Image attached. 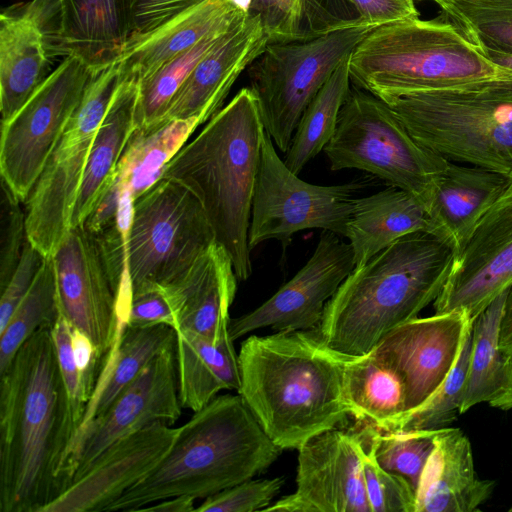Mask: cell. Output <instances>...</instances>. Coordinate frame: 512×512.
Masks as SVG:
<instances>
[{
    "mask_svg": "<svg viewBox=\"0 0 512 512\" xmlns=\"http://www.w3.org/2000/svg\"><path fill=\"white\" fill-rule=\"evenodd\" d=\"M51 328L38 329L0 373L1 512H42L63 491L77 424Z\"/></svg>",
    "mask_w": 512,
    "mask_h": 512,
    "instance_id": "6da1fadb",
    "label": "cell"
},
{
    "mask_svg": "<svg viewBox=\"0 0 512 512\" xmlns=\"http://www.w3.org/2000/svg\"><path fill=\"white\" fill-rule=\"evenodd\" d=\"M238 359V393L282 450H298L351 416L344 398V356L315 330L252 335L242 342Z\"/></svg>",
    "mask_w": 512,
    "mask_h": 512,
    "instance_id": "7a4b0ae2",
    "label": "cell"
},
{
    "mask_svg": "<svg viewBox=\"0 0 512 512\" xmlns=\"http://www.w3.org/2000/svg\"><path fill=\"white\" fill-rule=\"evenodd\" d=\"M454 259L453 250L431 233L399 238L345 278L327 302L316 333L338 354H368L437 299Z\"/></svg>",
    "mask_w": 512,
    "mask_h": 512,
    "instance_id": "3957f363",
    "label": "cell"
},
{
    "mask_svg": "<svg viewBox=\"0 0 512 512\" xmlns=\"http://www.w3.org/2000/svg\"><path fill=\"white\" fill-rule=\"evenodd\" d=\"M282 449L238 393L214 397L182 426L160 462L106 511H140L163 499H206L249 480Z\"/></svg>",
    "mask_w": 512,
    "mask_h": 512,
    "instance_id": "277c9868",
    "label": "cell"
},
{
    "mask_svg": "<svg viewBox=\"0 0 512 512\" xmlns=\"http://www.w3.org/2000/svg\"><path fill=\"white\" fill-rule=\"evenodd\" d=\"M258 100L240 89L165 167L162 178L187 187L201 202L240 281L252 274L248 241L252 199L265 135Z\"/></svg>",
    "mask_w": 512,
    "mask_h": 512,
    "instance_id": "5b68a950",
    "label": "cell"
},
{
    "mask_svg": "<svg viewBox=\"0 0 512 512\" xmlns=\"http://www.w3.org/2000/svg\"><path fill=\"white\" fill-rule=\"evenodd\" d=\"M348 66L352 84L384 102L502 75L446 18L377 26L351 52Z\"/></svg>",
    "mask_w": 512,
    "mask_h": 512,
    "instance_id": "8992f818",
    "label": "cell"
},
{
    "mask_svg": "<svg viewBox=\"0 0 512 512\" xmlns=\"http://www.w3.org/2000/svg\"><path fill=\"white\" fill-rule=\"evenodd\" d=\"M94 237L111 283L128 274L132 292L170 284L215 242L199 199L167 178L134 200L129 229L114 223Z\"/></svg>",
    "mask_w": 512,
    "mask_h": 512,
    "instance_id": "52a82bcc",
    "label": "cell"
},
{
    "mask_svg": "<svg viewBox=\"0 0 512 512\" xmlns=\"http://www.w3.org/2000/svg\"><path fill=\"white\" fill-rule=\"evenodd\" d=\"M386 103L428 150L512 176V76L413 92Z\"/></svg>",
    "mask_w": 512,
    "mask_h": 512,
    "instance_id": "ba28073f",
    "label": "cell"
},
{
    "mask_svg": "<svg viewBox=\"0 0 512 512\" xmlns=\"http://www.w3.org/2000/svg\"><path fill=\"white\" fill-rule=\"evenodd\" d=\"M323 151L331 170L367 172L424 203L435 178L448 164L420 145L386 102L353 84Z\"/></svg>",
    "mask_w": 512,
    "mask_h": 512,
    "instance_id": "9c48e42d",
    "label": "cell"
},
{
    "mask_svg": "<svg viewBox=\"0 0 512 512\" xmlns=\"http://www.w3.org/2000/svg\"><path fill=\"white\" fill-rule=\"evenodd\" d=\"M374 28L360 23L312 38L270 42L248 67L265 131L279 151H288L310 101Z\"/></svg>",
    "mask_w": 512,
    "mask_h": 512,
    "instance_id": "30bf717a",
    "label": "cell"
},
{
    "mask_svg": "<svg viewBox=\"0 0 512 512\" xmlns=\"http://www.w3.org/2000/svg\"><path fill=\"white\" fill-rule=\"evenodd\" d=\"M120 83L118 62L93 73L24 203L28 240L45 256H52L71 230L90 149Z\"/></svg>",
    "mask_w": 512,
    "mask_h": 512,
    "instance_id": "8fae6325",
    "label": "cell"
},
{
    "mask_svg": "<svg viewBox=\"0 0 512 512\" xmlns=\"http://www.w3.org/2000/svg\"><path fill=\"white\" fill-rule=\"evenodd\" d=\"M361 185H314L301 180L284 163L265 132L255 183L248 234L250 249L279 240L285 251L292 236L307 229L346 235L355 191Z\"/></svg>",
    "mask_w": 512,
    "mask_h": 512,
    "instance_id": "7c38bea8",
    "label": "cell"
},
{
    "mask_svg": "<svg viewBox=\"0 0 512 512\" xmlns=\"http://www.w3.org/2000/svg\"><path fill=\"white\" fill-rule=\"evenodd\" d=\"M95 71L65 57L27 102L2 123L0 173L25 203Z\"/></svg>",
    "mask_w": 512,
    "mask_h": 512,
    "instance_id": "4fadbf2b",
    "label": "cell"
},
{
    "mask_svg": "<svg viewBox=\"0 0 512 512\" xmlns=\"http://www.w3.org/2000/svg\"><path fill=\"white\" fill-rule=\"evenodd\" d=\"M182 408L175 342L153 358L103 412L77 429L61 471L63 491L112 443L155 422L172 426Z\"/></svg>",
    "mask_w": 512,
    "mask_h": 512,
    "instance_id": "5bb4252c",
    "label": "cell"
},
{
    "mask_svg": "<svg viewBox=\"0 0 512 512\" xmlns=\"http://www.w3.org/2000/svg\"><path fill=\"white\" fill-rule=\"evenodd\" d=\"M354 268L350 244L323 230L312 256L292 279L253 311L230 319V337L234 341L265 327L275 332L315 330L327 302Z\"/></svg>",
    "mask_w": 512,
    "mask_h": 512,
    "instance_id": "9a60e30c",
    "label": "cell"
},
{
    "mask_svg": "<svg viewBox=\"0 0 512 512\" xmlns=\"http://www.w3.org/2000/svg\"><path fill=\"white\" fill-rule=\"evenodd\" d=\"M362 433L325 431L298 449L295 491L263 511L371 512L361 464Z\"/></svg>",
    "mask_w": 512,
    "mask_h": 512,
    "instance_id": "2e32d148",
    "label": "cell"
},
{
    "mask_svg": "<svg viewBox=\"0 0 512 512\" xmlns=\"http://www.w3.org/2000/svg\"><path fill=\"white\" fill-rule=\"evenodd\" d=\"M512 284V177L502 196L480 219L440 295L435 313L463 310L473 321Z\"/></svg>",
    "mask_w": 512,
    "mask_h": 512,
    "instance_id": "e0dca14e",
    "label": "cell"
},
{
    "mask_svg": "<svg viewBox=\"0 0 512 512\" xmlns=\"http://www.w3.org/2000/svg\"><path fill=\"white\" fill-rule=\"evenodd\" d=\"M52 256L60 313L105 359L118 332L117 298L94 235L82 225L71 228Z\"/></svg>",
    "mask_w": 512,
    "mask_h": 512,
    "instance_id": "ac0fdd59",
    "label": "cell"
},
{
    "mask_svg": "<svg viewBox=\"0 0 512 512\" xmlns=\"http://www.w3.org/2000/svg\"><path fill=\"white\" fill-rule=\"evenodd\" d=\"M49 58L77 57L94 71L119 60L127 43L123 0H32Z\"/></svg>",
    "mask_w": 512,
    "mask_h": 512,
    "instance_id": "d6986e66",
    "label": "cell"
},
{
    "mask_svg": "<svg viewBox=\"0 0 512 512\" xmlns=\"http://www.w3.org/2000/svg\"><path fill=\"white\" fill-rule=\"evenodd\" d=\"M176 432L167 423L155 422L118 439L42 512L106 511L160 462Z\"/></svg>",
    "mask_w": 512,
    "mask_h": 512,
    "instance_id": "ffe728a7",
    "label": "cell"
},
{
    "mask_svg": "<svg viewBox=\"0 0 512 512\" xmlns=\"http://www.w3.org/2000/svg\"><path fill=\"white\" fill-rule=\"evenodd\" d=\"M472 320L463 310L409 320L373 349L404 379L407 411L432 395L451 372Z\"/></svg>",
    "mask_w": 512,
    "mask_h": 512,
    "instance_id": "44dd1931",
    "label": "cell"
},
{
    "mask_svg": "<svg viewBox=\"0 0 512 512\" xmlns=\"http://www.w3.org/2000/svg\"><path fill=\"white\" fill-rule=\"evenodd\" d=\"M268 44L269 37L258 18L242 16L198 62L162 119L152 127L174 119L199 118L204 123L212 118L241 73Z\"/></svg>",
    "mask_w": 512,
    "mask_h": 512,
    "instance_id": "7402d4cb",
    "label": "cell"
},
{
    "mask_svg": "<svg viewBox=\"0 0 512 512\" xmlns=\"http://www.w3.org/2000/svg\"><path fill=\"white\" fill-rule=\"evenodd\" d=\"M511 177L484 167L448 161L425 199L429 233L445 242L456 257L480 219L508 188Z\"/></svg>",
    "mask_w": 512,
    "mask_h": 512,
    "instance_id": "603a6c76",
    "label": "cell"
},
{
    "mask_svg": "<svg viewBox=\"0 0 512 512\" xmlns=\"http://www.w3.org/2000/svg\"><path fill=\"white\" fill-rule=\"evenodd\" d=\"M237 280L230 256L215 241L180 277L162 285L175 309L176 331L191 330L213 342L229 334Z\"/></svg>",
    "mask_w": 512,
    "mask_h": 512,
    "instance_id": "cb8c5ba5",
    "label": "cell"
},
{
    "mask_svg": "<svg viewBox=\"0 0 512 512\" xmlns=\"http://www.w3.org/2000/svg\"><path fill=\"white\" fill-rule=\"evenodd\" d=\"M416 487V512L479 511L495 481L478 477L472 447L459 428L437 430Z\"/></svg>",
    "mask_w": 512,
    "mask_h": 512,
    "instance_id": "d4e9b609",
    "label": "cell"
},
{
    "mask_svg": "<svg viewBox=\"0 0 512 512\" xmlns=\"http://www.w3.org/2000/svg\"><path fill=\"white\" fill-rule=\"evenodd\" d=\"M246 15L230 0H204L124 50L121 80L142 82L166 62Z\"/></svg>",
    "mask_w": 512,
    "mask_h": 512,
    "instance_id": "484cf974",
    "label": "cell"
},
{
    "mask_svg": "<svg viewBox=\"0 0 512 512\" xmlns=\"http://www.w3.org/2000/svg\"><path fill=\"white\" fill-rule=\"evenodd\" d=\"M429 217L424 201L397 187L355 198L345 237L351 246L355 267L399 238L415 233H429Z\"/></svg>",
    "mask_w": 512,
    "mask_h": 512,
    "instance_id": "4316f807",
    "label": "cell"
},
{
    "mask_svg": "<svg viewBox=\"0 0 512 512\" xmlns=\"http://www.w3.org/2000/svg\"><path fill=\"white\" fill-rule=\"evenodd\" d=\"M139 84L121 80L94 137L73 208L71 228L84 223L112 182L125 148L138 128Z\"/></svg>",
    "mask_w": 512,
    "mask_h": 512,
    "instance_id": "83f0119b",
    "label": "cell"
},
{
    "mask_svg": "<svg viewBox=\"0 0 512 512\" xmlns=\"http://www.w3.org/2000/svg\"><path fill=\"white\" fill-rule=\"evenodd\" d=\"M49 55L36 22L23 10L0 16V111L6 122L47 79Z\"/></svg>",
    "mask_w": 512,
    "mask_h": 512,
    "instance_id": "f1b7e54d",
    "label": "cell"
},
{
    "mask_svg": "<svg viewBox=\"0 0 512 512\" xmlns=\"http://www.w3.org/2000/svg\"><path fill=\"white\" fill-rule=\"evenodd\" d=\"M508 289L472 323V345L460 414L477 404L512 409V356L500 348V329Z\"/></svg>",
    "mask_w": 512,
    "mask_h": 512,
    "instance_id": "f546056e",
    "label": "cell"
},
{
    "mask_svg": "<svg viewBox=\"0 0 512 512\" xmlns=\"http://www.w3.org/2000/svg\"><path fill=\"white\" fill-rule=\"evenodd\" d=\"M179 397L193 412L208 404L221 390L241 387L238 354L230 334L213 342L191 330L176 331Z\"/></svg>",
    "mask_w": 512,
    "mask_h": 512,
    "instance_id": "4dcf8cb0",
    "label": "cell"
},
{
    "mask_svg": "<svg viewBox=\"0 0 512 512\" xmlns=\"http://www.w3.org/2000/svg\"><path fill=\"white\" fill-rule=\"evenodd\" d=\"M343 389L350 415L382 432H393L407 411L403 377L374 350L344 356Z\"/></svg>",
    "mask_w": 512,
    "mask_h": 512,
    "instance_id": "1f68e13d",
    "label": "cell"
},
{
    "mask_svg": "<svg viewBox=\"0 0 512 512\" xmlns=\"http://www.w3.org/2000/svg\"><path fill=\"white\" fill-rule=\"evenodd\" d=\"M117 317L115 342L102 364L80 426L103 412L153 358L176 342V330L171 326L132 327L126 319Z\"/></svg>",
    "mask_w": 512,
    "mask_h": 512,
    "instance_id": "d6a6232c",
    "label": "cell"
},
{
    "mask_svg": "<svg viewBox=\"0 0 512 512\" xmlns=\"http://www.w3.org/2000/svg\"><path fill=\"white\" fill-rule=\"evenodd\" d=\"M201 124L199 118L174 119L135 130L115 172L134 200L162 178L169 161Z\"/></svg>",
    "mask_w": 512,
    "mask_h": 512,
    "instance_id": "836d02e7",
    "label": "cell"
},
{
    "mask_svg": "<svg viewBox=\"0 0 512 512\" xmlns=\"http://www.w3.org/2000/svg\"><path fill=\"white\" fill-rule=\"evenodd\" d=\"M348 59L349 56L310 101L297 125L284 159L286 166L297 175L335 133L341 108L352 86Z\"/></svg>",
    "mask_w": 512,
    "mask_h": 512,
    "instance_id": "e575fe53",
    "label": "cell"
},
{
    "mask_svg": "<svg viewBox=\"0 0 512 512\" xmlns=\"http://www.w3.org/2000/svg\"><path fill=\"white\" fill-rule=\"evenodd\" d=\"M60 314L53 256H47L30 289L0 331V373L38 329L53 327Z\"/></svg>",
    "mask_w": 512,
    "mask_h": 512,
    "instance_id": "d590c367",
    "label": "cell"
},
{
    "mask_svg": "<svg viewBox=\"0 0 512 512\" xmlns=\"http://www.w3.org/2000/svg\"><path fill=\"white\" fill-rule=\"evenodd\" d=\"M445 18L480 50L512 55V0H439Z\"/></svg>",
    "mask_w": 512,
    "mask_h": 512,
    "instance_id": "8d00e7d4",
    "label": "cell"
},
{
    "mask_svg": "<svg viewBox=\"0 0 512 512\" xmlns=\"http://www.w3.org/2000/svg\"><path fill=\"white\" fill-rule=\"evenodd\" d=\"M232 25L210 34L138 83L137 123L139 129H148L162 119L173 97L195 66L220 41Z\"/></svg>",
    "mask_w": 512,
    "mask_h": 512,
    "instance_id": "74e56055",
    "label": "cell"
},
{
    "mask_svg": "<svg viewBox=\"0 0 512 512\" xmlns=\"http://www.w3.org/2000/svg\"><path fill=\"white\" fill-rule=\"evenodd\" d=\"M471 345L472 324L466 330L458 358L444 382L424 402L406 411L393 432L437 431L450 427L461 415Z\"/></svg>",
    "mask_w": 512,
    "mask_h": 512,
    "instance_id": "f35d334b",
    "label": "cell"
},
{
    "mask_svg": "<svg viewBox=\"0 0 512 512\" xmlns=\"http://www.w3.org/2000/svg\"><path fill=\"white\" fill-rule=\"evenodd\" d=\"M376 427L362 431L361 464L371 512H416V492L404 476L380 466L375 455Z\"/></svg>",
    "mask_w": 512,
    "mask_h": 512,
    "instance_id": "ab89813d",
    "label": "cell"
},
{
    "mask_svg": "<svg viewBox=\"0 0 512 512\" xmlns=\"http://www.w3.org/2000/svg\"><path fill=\"white\" fill-rule=\"evenodd\" d=\"M436 431L383 432L377 430L375 455L381 467L406 477L418 485L426 461L433 449Z\"/></svg>",
    "mask_w": 512,
    "mask_h": 512,
    "instance_id": "60d3db41",
    "label": "cell"
},
{
    "mask_svg": "<svg viewBox=\"0 0 512 512\" xmlns=\"http://www.w3.org/2000/svg\"><path fill=\"white\" fill-rule=\"evenodd\" d=\"M21 201L1 179L0 199V291L15 272L28 240L26 212Z\"/></svg>",
    "mask_w": 512,
    "mask_h": 512,
    "instance_id": "b9f144b4",
    "label": "cell"
},
{
    "mask_svg": "<svg viewBox=\"0 0 512 512\" xmlns=\"http://www.w3.org/2000/svg\"><path fill=\"white\" fill-rule=\"evenodd\" d=\"M283 483L282 477L256 480L251 478L207 497L202 504L195 508V511H263L271 505Z\"/></svg>",
    "mask_w": 512,
    "mask_h": 512,
    "instance_id": "7bdbcfd3",
    "label": "cell"
},
{
    "mask_svg": "<svg viewBox=\"0 0 512 512\" xmlns=\"http://www.w3.org/2000/svg\"><path fill=\"white\" fill-rule=\"evenodd\" d=\"M202 1L204 0H123L127 26L125 49Z\"/></svg>",
    "mask_w": 512,
    "mask_h": 512,
    "instance_id": "ee69618b",
    "label": "cell"
},
{
    "mask_svg": "<svg viewBox=\"0 0 512 512\" xmlns=\"http://www.w3.org/2000/svg\"><path fill=\"white\" fill-rule=\"evenodd\" d=\"M305 0H252L248 15L258 18L270 42L301 39Z\"/></svg>",
    "mask_w": 512,
    "mask_h": 512,
    "instance_id": "f6af8a7d",
    "label": "cell"
},
{
    "mask_svg": "<svg viewBox=\"0 0 512 512\" xmlns=\"http://www.w3.org/2000/svg\"><path fill=\"white\" fill-rule=\"evenodd\" d=\"M71 330L72 326L60 313L51 328V333L60 374L66 389L72 415L78 429L82 422L89 399L84 392L81 377L74 361L71 346Z\"/></svg>",
    "mask_w": 512,
    "mask_h": 512,
    "instance_id": "bcb514c9",
    "label": "cell"
},
{
    "mask_svg": "<svg viewBox=\"0 0 512 512\" xmlns=\"http://www.w3.org/2000/svg\"><path fill=\"white\" fill-rule=\"evenodd\" d=\"M159 324L171 326L176 330L175 309L162 285L158 283L146 284L132 292L127 325L148 327Z\"/></svg>",
    "mask_w": 512,
    "mask_h": 512,
    "instance_id": "7dc6e473",
    "label": "cell"
},
{
    "mask_svg": "<svg viewBox=\"0 0 512 512\" xmlns=\"http://www.w3.org/2000/svg\"><path fill=\"white\" fill-rule=\"evenodd\" d=\"M361 20L350 0H305L301 38L346 28Z\"/></svg>",
    "mask_w": 512,
    "mask_h": 512,
    "instance_id": "c3c4849f",
    "label": "cell"
},
{
    "mask_svg": "<svg viewBox=\"0 0 512 512\" xmlns=\"http://www.w3.org/2000/svg\"><path fill=\"white\" fill-rule=\"evenodd\" d=\"M46 257L30 241L26 243L15 272L0 291V331L5 328L14 310L30 289Z\"/></svg>",
    "mask_w": 512,
    "mask_h": 512,
    "instance_id": "681fc988",
    "label": "cell"
},
{
    "mask_svg": "<svg viewBox=\"0 0 512 512\" xmlns=\"http://www.w3.org/2000/svg\"><path fill=\"white\" fill-rule=\"evenodd\" d=\"M361 20L375 27L419 17L415 0H350Z\"/></svg>",
    "mask_w": 512,
    "mask_h": 512,
    "instance_id": "f907efd6",
    "label": "cell"
},
{
    "mask_svg": "<svg viewBox=\"0 0 512 512\" xmlns=\"http://www.w3.org/2000/svg\"><path fill=\"white\" fill-rule=\"evenodd\" d=\"M71 346L84 392L90 400L98 380V367L102 366V358L92 340L74 327L71 330Z\"/></svg>",
    "mask_w": 512,
    "mask_h": 512,
    "instance_id": "816d5d0a",
    "label": "cell"
},
{
    "mask_svg": "<svg viewBox=\"0 0 512 512\" xmlns=\"http://www.w3.org/2000/svg\"><path fill=\"white\" fill-rule=\"evenodd\" d=\"M123 189L124 186L114 175L112 182L99 198L82 226L93 235L109 226L116 219Z\"/></svg>",
    "mask_w": 512,
    "mask_h": 512,
    "instance_id": "f5cc1de1",
    "label": "cell"
},
{
    "mask_svg": "<svg viewBox=\"0 0 512 512\" xmlns=\"http://www.w3.org/2000/svg\"><path fill=\"white\" fill-rule=\"evenodd\" d=\"M194 502L195 499L190 496H174L145 507L142 511L191 512L195 511Z\"/></svg>",
    "mask_w": 512,
    "mask_h": 512,
    "instance_id": "db71d44e",
    "label": "cell"
},
{
    "mask_svg": "<svg viewBox=\"0 0 512 512\" xmlns=\"http://www.w3.org/2000/svg\"><path fill=\"white\" fill-rule=\"evenodd\" d=\"M500 348L512 356V284L508 288L500 329Z\"/></svg>",
    "mask_w": 512,
    "mask_h": 512,
    "instance_id": "11a10c76",
    "label": "cell"
},
{
    "mask_svg": "<svg viewBox=\"0 0 512 512\" xmlns=\"http://www.w3.org/2000/svg\"><path fill=\"white\" fill-rule=\"evenodd\" d=\"M491 62L502 71L501 76H512V55L490 50H480Z\"/></svg>",
    "mask_w": 512,
    "mask_h": 512,
    "instance_id": "9f6ffc18",
    "label": "cell"
},
{
    "mask_svg": "<svg viewBox=\"0 0 512 512\" xmlns=\"http://www.w3.org/2000/svg\"><path fill=\"white\" fill-rule=\"evenodd\" d=\"M231 3L240 11L248 14L252 0H230Z\"/></svg>",
    "mask_w": 512,
    "mask_h": 512,
    "instance_id": "6f0895ef",
    "label": "cell"
},
{
    "mask_svg": "<svg viewBox=\"0 0 512 512\" xmlns=\"http://www.w3.org/2000/svg\"><path fill=\"white\" fill-rule=\"evenodd\" d=\"M114 222H115V223H118V224H121V223H122V225H126V226H128V227L130 226V222H127L126 220H124V221H123V220H115ZM107 227H108V226H107ZM104 229H105V228H104ZM99 253H100V252H99ZM107 275H108V274H107ZM125 277H126V279H127V277L129 278V276H128V275H127V276H125ZM125 277L121 280V282L119 283V285L122 283V281H124V280H125ZM110 282H111V281H110ZM119 285H118L117 287H119ZM112 287H113V285H112ZM117 287H116V288H115V287H113V289H114V291H115V292H116V291H117V289H118Z\"/></svg>",
    "mask_w": 512,
    "mask_h": 512,
    "instance_id": "680465c9",
    "label": "cell"
},
{
    "mask_svg": "<svg viewBox=\"0 0 512 512\" xmlns=\"http://www.w3.org/2000/svg\"><path fill=\"white\" fill-rule=\"evenodd\" d=\"M510 512H512V506L508 509Z\"/></svg>",
    "mask_w": 512,
    "mask_h": 512,
    "instance_id": "91938a15",
    "label": "cell"
},
{
    "mask_svg": "<svg viewBox=\"0 0 512 512\" xmlns=\"http://www.w3.org/2000/svg\"><path fill=\"white\" fill-rule=\"evenodd\" d=\"M431 1L436 2V1H439V0H431Z\"/></svg>",
    "mask_w": 512,
    "mask_h": 512,
    "instance_id": "94428289",
    "label": "cell"
}]
</instances>
